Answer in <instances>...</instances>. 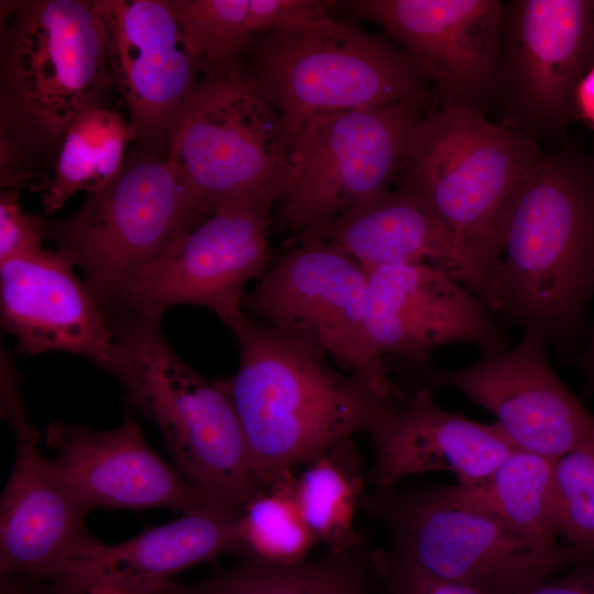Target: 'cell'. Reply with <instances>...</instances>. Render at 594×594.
Listing matches in <instances>:
<instances>
[{
	"label": "cell",
	"instance_id": "cell-37",
	"mask_svg": "<svg viewBox=\"0 0 594 594\" xmlns=\"http://www.w3.org/2000/svg\"><path fill=\"white\" fill-rule=\"evenodd\" d=\"M580 366L585 376L584 393L588 395L594 392V324L591 330L588 343L581 354Z\"/></svg>",
	"mask_w": 594,
	"mask_h": 594
},
{
	"label": "cell",
	"instance_id": "cell-22",
	"mask_svg": "<svg viewBox=\"0 0 594 594\" xmlns=\"http://www.w3.org/2000/svg\"><path fill=\"white\" fill-rule=\"evenodd\" d=\"M319 237L364 268L393 263L438 266L486 307L490 278L483 264L422 197L404 186L344 212Z\"/></svg>",
	"mask_w": 594,
	"mask_h": 594
},
{
	"label": "cell",
	"instance_id": "cell-33",
	"mask_svg": "<svg viewBox=\"0 0 594 594\" xmlns=\"http://www.w3.org/2000/svg\"><path fill=\"white\" fill-rule=\"evenodd\" d=\"M336 1L324 0H250L248 30L254 35L295 30L329 16Z\"/></svg>",
	"mask_w": 594,
	"mask_h": 594
},
{
	"label": "cell",
	"instance_id": "cell-27",
	"mask_svg": "<svg viewBox=\"0 0 594 594\" xmlns=\"http://www.w3.org/2000/svg\"><path fill=\"white\" fill-rule=\"evenodd\" d=\"M300 469L295 496L318 542L328 552H342L364 541L366 535L354 528V516L367 480L354 439L337 443Z\"/></svg>",
	"mask_w": 594,
	"mask_h": 594
},
{
	"label": "cell",
	"instance_id": "cell-38",
	"mask_svg": "<svg viewBox=\"0 0 594 594\" xmlns=\"http://www.w3.org/2000/svg\"><path fill=\"white\" fill-rule=\"evenodd\" d=\"M19 579L22 582L24 594H62L42 580L29 578Z\"/></svg>",
	"mask_w": 594,
	"mask_h": 594
},
{
	"label": "cell",
	"instance_id": "cell-23",
	"mask_svg": "<svg viewBox=\"0 0 594 594\" xmlns=\"http://www.w3.org/2000/svg\"><path fill=\"white\" fill-rule=\"evenodd\" d=\"M238 516L213 509L184 514L125 541L100 544L46 583L62 594H91L167 581L189 566L235 554Z\"/></svg>",
	"mask_w": 594,
	"mask_h": 594
},
{
	"label": "cell",
	"instance_id": "cell-35",
	"mask_svg": "<svg viewBox=\"0 0 594 594\" xmlns=\"http://www.w3.org/2000/svg\"><path fill=\"white\" fill-rule=\"evenodd\" d=\"M528 594H594V558L573 565L563 576L544 581Z\"/></svg>",
	"mask_w": 594,
	"mask_h": 594
},
{
	"label": "cell",
	"instance_id": "cell-14",
	"mask_svg": "<svg viewBox=\"0 0 594 594\" xmlns=\"http://www.w3.org/2000/svg\"><path fill=\"white\" fill-rule=\"evenodd\" d=\"M375 22L432 81L443 103L479 110L498 88L504 3L498 0L340 1ZM480 111V110H479Z\"/></svg>",
	"mask_w": 594,
	"mask_h": 594
},
{
	"label": "cell",
	"instance_id": "cell-11",
	"mask_svg": "<svg viewBox=\"0 0 594 594\" xmlns=\"http://www.w3.org/2000/svg\"><path fill=\"white\" fill-rule=\"evenodd\" d=\"M299 239L245 295L244 312L332 359L377 395L405 404L410 395L369 340L366 270L322 237Z\"/></svg>",
	"mask_w": 594,
	"mask_h": 594
},
{
	"label": "cell",
	"instance_id": "cell-34",
	"mask_svg": "<svg viewBox=\"0 0 594 594\" xmlns=\"http://www.w3.org/2000/svg\"><path fill=\"white\" fill-rule=\"evenodd\" d=\"M0 361V414L13 429L30 420L23 404L19 375L3 349Z\"/></svg>",
	"mask_w": 594,
	"mask_h": 594
},
{
	"label": "cell",
	"instance_id": "cell-7",
	"mask_svg": "<svg viewBox=\"0 0 594 594\" xmlns=\"http://www.w3.org/2000/svg\"><path fill=\"white\" fill-rule=\"evenodd\" d=\"M360 510L387 531L386 551L482 594H528L593 559L569 544L532 543L454 499L446 486L373 487Z\"/></svg>",
	"mask_w": 594,
	"mask_h": 594
},
{
	"label": "cell",
	"instance_id": "cell-1",
	"mask_svg": "<svg viewBox=\"0 0 594 594\" xmlns=\"http://www.w3.org/2000/svg\"><path fill=\"white\" fill-rule=\"evenodd\" d=\"M228 327L238 340L239 369L220 383L264 488L337 443L370 435L403 405L244 310Z\"/></svg>",
	"mask_w": 594,
	"mask_h": 594
},
{
	"label": "cell",
	"instance_id": "cell-15",
	"mask_svg": "<svg viewBox=\"0 0 594 594\" xmlns=\"http://www.w3.org/2000/svg\"><path fill=\"white\" fill-rule=\"evenodd\" d=\"M593 44L592 1L504 4L497 90L505 97V125L530 136L554 129L575 95Z\"/></svg>",
	"mask_w": 594,
	"mask_h": 594
},
{
	"label": "cell",
	"instance_id": "cell-24",
	"mask_svg": "<svg viewBox=\"0 0 594 594\" xmlns=\"http://www.w3.org/2000/svg\"><path fill=\"white\" fill-rule=\"evenodd\" d=\"M378 586L377 550L367 538L358 546L294 564L240 562L208 578L164 581L133 588H102L92 594H373Z\"/></svg>",
	"mask_w": 594,
	"mask_h": 594
},
{
	"label": "cell",
	"instance_id": "cell-2",
	"mask_svg": "<svg viewBox=\"0 0 594 594\" xmlns=\"http://www.w3.org/2000/svg\"><path fill=\"white\" fill-rule=\"evenodd\" d=\"M594 299V185L554 154L520 184L502 228L486 307L564 341Z\"/></svg>",
	"mask_w": 594,
	"mask_h": 594
},
{
	"label": "cell",
	"instance_id": "cell-26",
	"mask_svg": "<svg viewBox=\"0 0 594 594\" xmlns=\"http://www.w3.org/2000/svg\"><path fill=\"white\" fill-rule=\"evenodd\" d=\"M139 134L130 120L106 106L80 113L66 130L52 175L42 189L47 213L75 194L87 195L109 184L122 169L125 152Z\"/></svg>",
	"mask_w": 594,
	"mask_h": 594
},
{
	"label": "cell",
	"instance_id": "cell-30",
	"mask_svg": "<svg viewBox=\"0 0 594 594\" xmlns=\"http://www.w3.org/2000/svg\"><path fill=\"white\" fill-rule=\"evenodd\" d=\"M554 501L560 536L594 558V437L556 460Z\"/></svg>",
	"mask_w": 594,
	"mask_h": 594
},
{
	"label": "cell",
	"instance_id": "cell-17",
	"mask_svg": "<svg viewBox=\"0 0 594 594\" xmlns=\"http://www.w3.org/2000/svg\"><path fill=\"white\" fill-rule=\"evenodd\" d=\"M113 87L138 141L166 145L169 129L204 66L168 0H97Z\"/></svg>",
	"mask_w": 594,
	"mask_h": 594
},
{
	"label": "cell",
	"instance_id": "cell-10",
	"mask_svg": "<svg viewBox=\"0 0 594 594\" xmlns=\"http://www.w3.org/2000/svg\"><path fill=\"white\" fill-rule=\"evenodd\" d=\"M288 145L279 112L240 62L204 70L166 140L169 160L206 217L246 196L274 194L279 200Z\"/></svg>",
	"mask_w": 594,
	"mask_h": 594
},
{
	"label": "cell",
	"instance_id": "cell-16",
	"mask_svg": "<svg viewBox=\"0 0 594 594\" xmlns=\"http://www.w3.org/2000/svg\"><path fill=\"white\" fill-rule=\"evenodd\" d=\"M366 331L377 356L425 366L440 346L463 343L483 353L506 343L485 305L444 270L422 263L365 268Z\"/></svg>",
	"mask_w": 594,
	"mask_h": 594
},
{
	"label": "cell",
	"instance_id": "cell-32",
	"mask_svg": "<svg viewBox=\"0 0 594 594\" xmlns=\"http://www.w3.org/2000/svg\"><path fill=\"white\" fill-rule=\"evenodd\" d=\"M19 198V189L0 191V263L43 249L42 241L46 238V223L26 212Z\"/></svg>",
	"mask_w": 594,
	"mask_h": 594
},
{
	"label": "cell",
	"instance_id": "cell-5",
	"mask_svg": "<svg viewBox=\"0 0 594 594\" xmlns=\"http://www.w3.org/2000/svg\"><path fill=\"white\" fill-rule=\"evenodd\" d=\"M541 155L529 134L441 102L413 125L397 175L475 254L491 285L505 217Z\"/></svg>",
	"mask_w": 594,
	"mask_h": 594
},
{
	"label": "cell",
	"instance_id": "cell-3",
	"mask_svg": "<svg viewBox=\"0 0 594 594\" xmlns=\"http://www.w3.org/2000/svg\"><path fill=\"white\" fill-rule=\"evenodd\" d=\"M162 317L124 315L112 324L109 369L130 406L162 433L178 472L228 512L240 515L265 488L237 410L220 381L188 365L169 345Z\"/></svg>",
	"mask_w": 594,
	"mask_h": 594
},
{
	"label": "cell",
	"instance_id": "cell-8",
	"mask_svg": "<svg viewBox=\"0 0 594 594\" xmlns=\"http://www.w3.org/2000/svg\"><path fill=\"white\" fill-rule=\"evenodd\" d=\"M141 144L109 184L45 226L105 310L134 271L206 218L167 148Z\"/></svg>",
	"mask_w": 594,
	"mask_h": 594
},
{
	"label": "cell",
	"instance_id": "cell-36",
	"mask_svg": "<svg viewBox=\"0 0 594 594\" xmlns=\"http://www.w3.org/2000/svg\"><path fill=\"white\" fill-rule=\"evenodd\" d=\"M575 100L582 116L594 123V67L579 82Z\"/></svg>",
	"mask_w": 594,
	"mask_h": 594
},
{
	"label": "cell",
	"instance_id": "cell-4",
	"mask_svg": "<svg viewBox=\"0 0 594 594\" xmlns=\"http://www.w3.org/2000/svg\"><path fill=\"white\" fill-rule=\"evenodd\" d=\"M1 3L0 135L55 161L70 123L113 87L98 1Z\"/></svg>",
	"mask_w": 594,
	"mask_h": 594
},
{
	"label": "cell",
	"instance_id": "cell-9",
	"mask_svg": "<svg viewBox=\"0 0 594 594\" xmlns=\"http://www.w3.org/2000/svg\"><path fill=\"white\" fill-rule=\"evenodd\" d=\"M427 88L385 106L326 112L292 139L277 218L299 238L387 191L409 132L429 108Z\"/></svg>",
	"mask_w": 594,
	"mask_h": 594
},
{
	"label": "cell",
	"instance_id": "cell-25",
	"mask_svg": "<svg viewBox=\"0 0 594 594\" xmlns=\"http://www.w3.org/2000/svg\"><path fill=\"white\" fill-rule=\"evenodd\" d=\"M554 458L515 449L485 479L446 486L457 501L543 547L560 536L554 501Z\"/></svg>",
	"mask_w": 594,
	"mask_h": 594
},
{
	"label": "cell",
	"instance_id": "cell-31",
	"mask_svg": "<svg viewBox=\"0 0 594 594\" xmlns=\"http://www.w3.org/2000/svg\"><path fill=\"white\" fill-rule=\"evenodd\" d=\"M377 590L381 594H482L468 585L430 573L386 550H377Z\"/></svg>",
	"mask_w": 594,
	"mask_h": 594
},
{
	"label": "cell",
	"instance_id": "cell-28",
	"mask_svg": "<svg viewBox=\"0 0 594 594\" xmlns=\"http://www.w3.org/2000/svg\"><path fill=\"white\" fill-rule=\"evenodd\" d=\"M296 472L276 480L237 517L240 559L268 564H294L308 559L318 540L297 504Z\"/></svg>",
	"mask_w": 594,
	"mask_h": 594
},
{
	"label": "cell",
	"instance_id": "cell-13",
	"mask_svg": "<svg viewBox=\"0 0 594 594\" xmlns=\"http://www.w3.org/2000/svg\"><path fill=\"white\" fill-rule=\"evenodd\" d=\"M549 343L541 333L524 331L515 346L483 353L468 366L426 367L420 388L459 391L492 413L516 448L558 459L594 437V415L551 367Z\"/></svg>",
	"mask_w": 594,
	"mask_h": 594
},
{
	"label": "cell",
	"instance_id": "cell-29",
	"mask_svg": "<svg viewBox=\"0 0 594 594\" xmlns=\"http://www.w3.org/2000/svg\"><path fill=\"white\" fill-rule=\"evenodd\" d=\"M204 70L234 66L248 47L250 0H168Z\"/></svg>",
	"mask_w": 594,
	"mask_h": 594
},
{
	"label": "cell",
	"instance_id": "cell-12",
	"mask_svg": "<svg viewBox=\"0 0 594 594\" xmlns=\"http://www.w3.org/2000/svg\"><path fill=\"white\" fill-rule=\"evenodd\" d=\"M277 201L256 194L219 206L134 271L108 307L162 317L168 307L195 305L228 326L243 310L248 283L272 264L268 229Z\"/></svg>",
	"mask_w": 594,
	"mask_h": 594
},
{
	"label": "cell",
	"instance_id": "cell-6",
	"mask_svg": "<svg viewBox=\"0 0 594 594\" xmlns=\"http://www.w3.org/2000/svg\"><path fill=\"white\" fill-rule=\"evenodd\" d=\"M244 52L249 66H240L279 112L289 143L317 114L385 106L426 88L424 73L398 45L330 15L254 35Z\"/></svg>",
	"mask_w": 594,
	"mask_h": 594
},
{
	"label": "cell",
	"instance_id": "cell-39",
	"mask_svg": "<svg viewBox=\"0 0 594 594\" xmlns=\"http://www.w3.org/2000/svg\"><path fill=\"white\" fill-rule=\"evenodd\" d=\"M0 594H24L18 576H0Z\"/></svg>",
	"mask_w": 594,
	"mask_h": 594
},
{
	"label": "cell",
	"instance_id": "cell-18",
	"mask_svg": "<svg viewBox=\"0 0 594 594\" xmlns=\"http://www.w3.org/2000/svg\"><path fill=\"white\" fill-rule=\"evenodd\" d=\"M44 440L54 453L50 458L53 468L91 510L230 513L166 463L146 442L140 424L130 417L110 430L55 421L45 429Z\"/></svg>",
	"mask_w": 594,
	"mask_h": 594
},
{
	"label": "cell",
	"instance_id": "cell-19",
	"mask_svg": "<svg viewBox=\"0 0 594 594\" xmlns=\"http://www.w3.org/2000/svg\"><path fill=\"white\" fill-rule=\"evenodd\" d=\"M14 459L0 499V576L55 578L103 542L88 530L91 509L41 454L40 433H13Z\"/></svg>",
	"mask_w": 594,
	"mask_h": 594
},
{
	"label": "cell",
	"instance_id": "cell-20",
	"mask_svg": "<svg viewBox=\"0 0 594 594\" xmlns=\"http://www.w3.org/2000/svg\"><path fill=\"white\" fill-rule=\"evenodd\" d=\"M74 267L61 251L44 248L0 263L1 324L21 353L63 351L108 371L112 324Z\"/></svg>",
	"mask_w": 594,
	"mask_h": 594
},
{
	"label": "cell",
	"instance_id": "cell-21",
	"mask_svg": "<svg viewBox=\"0 0 594 594\" xmlns=\"http://www.w3.org/2000/svg\"><path fill=\"white\" fill-rule=\"evenodd\" d=\"M369 436L374 462L366 480L373 487L433 471L453 472L459 484H472L517 449L495 424L439 407L427 388H418Z\"/></svg>",
	"mask_w": 594,
	"mask_h": 594
}]
</instances>
